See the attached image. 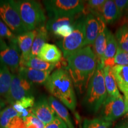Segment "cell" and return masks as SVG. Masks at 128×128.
Masks as SVG:
<instances>
[{
  "instance_id": "obj_1",
  "label": "cell",
  "mask_w": 128,
  "mask_h": 128,
  "mask_svg": "<svg viewBox=\"0 0 128 128\" xmlns=\"http://www.w3.org/2000/svg\"><path fill=\"white\" fill-rule=\"evenodd\" d=\"M66 70L79 94L86 92L97 66L96 56L90 46L76 51L66 58Z\"/></svg>"
},
{
  "instance_id": "obj_2",
  "label": "cell",
  "mask_w": 128,
  "mask_h": 128,
  "mask_svg": "<svg viewBox=\"0 0 128 128\" xmlns=\"http://www.w3.org/2000/svg\"><path fill=\"white\" fill-rule=\"evenodd\" d=\"M44 86L53 97L71 111L76 110V98L74 86L66 69L60 68L54 71Z\"/></svg>"
},
{
  "instance_id": "obj_3",
  "label": "cell",
  "mask_w": 128,
  "mask_h": 128,
  "mask_svg": "<svg viewBox=\"0 0 128 128\" xmlns=\"http://www.w3.org/2000/svg\"><path fill=\"white\" fill-rule=\"evenodd\" d=\"M104 66L97 63V66L94 76L91 79L83 104L89 112L96 113L100 110L101 107L108 96L104 78Z\"/></svg>"
},
{
  "instance_id": "obj_4",
  "label": "cell",
  "mask_w": 128,
  "mask_h": 128,
  "mask_svg": "<svg viewBox=\"0 0 128 128\" xmlns=\"http://www.w3.org/2000/svg\"><path fill=\"white\" fill-rule=\"evenodd\" d=\"M13 1L28 31L36 30L42 26L45 25L46 17L40 3L34 0Z\"/></svg>"
},
{
  "instance_id": "obj_5",
  "label": "cell",
  "mask_w": 128,
  "mask_h": 128,
  "mask_svg": "<svg viewBox=\"0 0 128 128\" xmlns=\"http://www.w3.org/2000/svg\"><path fill=\"white\" fill-rule=\"evenodd\" d=\"M86 14H83L76 19L72 33L66 38H63L57 42V45L62 51L64 58H67L76 51L84 48L86 39L85 30Z\"/></svg>"
},
{
  "instance_id": "obj_6",
  "label": "cell",
  "mask_w": 128,
  "mask_h": 128,
  "mask_svg": "<svg viewBox=\"0 0 128 128\" xmlns=\"http://www.w3.org/2000/svg\"><path fill=\"white\" fill-rule=\"evenodd\" d=\"M44 3L50 18L76 16L85 8V1L80 0H46Z\"/></svg>"
},
{
  "instance_id": "obj_7",
  "label": "cell",
  "mask_w": 128,
  "mask_h": 128,
  "mask_svg": "<svg viewBox=\"0 0 128 128\" xmlns=\"http://www.w3.org/2000/svg\"><path fill=\"white\" fill-rule=\"evenodd\" d=\"M0 17L16 36L28 32L12 0H0Z\"/></svg>"
},
{
  "instance_id": "obj_8",
  "label": "cell",
  "mask_w": 128,
  "mask_h": 128,
  "mask_svg": "<svg viewBox=\"0 0 128 128\" xmlns=\"http://www.w3.org/2000/svg\"><path fill=\"white\" fill-rule=\"evenodd\" d=\"M33 84L19 75L12 74L10 88L6 99V102L12 106L15 102L23 98L34 96Z\"/></svg>"
},
{
  "instance_id": "obj_9",
  "label": "cell",
  "mask_w": 128,
  "mask_h": 128,
  "mask_svg": "<svg viewBox=\"0 0 128 128\" xmlns=\"http://www.w3.org/2000/svg\"><path fill=\"white\" fill-rule=\"evenodd\" d=\"M126 113L124 97L108 96L100 109V117L105 120H116Z\"/></svg>"
},
{
  "instance_id": "obj_10",
  "label": "cell",
  "mask_w": 128,
  "mask_h": 128,
  "mask_svg": "<svg viewBox=\"0 0 128 128\" xmlns=\"http://www.w3.org/2000/svg\"><path fill=\"white\" fill-rule=\"evenodd\" d=\"M20 49L17 39L9 42L7 48L0 50V64L7 66L13 74L18 73L20 61Z\"/></svg>"
},
{
  "instance_id": "obj_11",
  "label": "cell",
  "mask_w": 128,
  "mask_h": 128,
  "mask_svg": "<svg viewBox=\"0 0 128 128\" xmlns=\"http://www.w3.org/2000/svg\"><path fill=\"white\" fill-rule=\"evenodd\" d=\"M32 113L45 125L50 123L56 116L45 97H40L37 100L32 108Z\"/></svg>"
},
{
  "instance_id": "obj_12",
  "label": "cell",
  "mask_w": 128,
  "mask_h": 128,
  "mask_svg": "<svg viewBox=\"0 0 128 128\" xmlns=\"http://www.w3.org/2000/svg\"><path fill=\"white\" fill-rule=\"evenodd\" d=\"M0 128H25L23 119L12 106L2 110L0 117Z\"/></svg>"
},
{
  "instance_id": "obj_13",
  "label": "cell",
  "mask_w": 128,
  "mask_h": 128,
  "mask_svg": "<svg viewBox=\"0 0 128 128\" xmlns=\"http://www.w3.org/2000/svg\"><path fill=\"white\" fill-rule=\"evenodd\" d=\"M86 39L85 47L93 44L98 36L100 30V17H97L92 13L86 15L85 22Z\"/></svg>"
},
{
  "instance_id": "obj_14",
  "label": "cell",
  "mask_w": 128,
  "mask_h": 128,
  "mask_svg": "<svg viewBox=\"0 0 128 128\" xmlns=\"http://www.w3.org/2000/svg\"><path fill=\"white\" fill-rule=\"evenodd\" d=\"M50 71H39L28 67L20 66L18 74L32 84H45L50 76Z\"/></svg>"
},
{
  "instance_id": "obj_15",
  "label": "cell",
  "mask_w": 128,
  "mask_h": 128,
  "mask_svg": "<svg viewBox=\"0 0 128 128\" xmlns=\"http://www.w3.org/2000/svg\"><path fill=\"white\" fill-rule=\"evenodd\" d=\"M108 30L106 24L102 18H100V30L98 36L93 44V47L94 52L97 58V63L102 64V65L104 54L106 47Z\"/></svg>"
},
{
  "instance_id": "obj_16",
  "label": "cell",
  "mask_w": 128,
  "mask_h": 128,
  "mask_svg": "<svg viewBox=\"0 0 128 128\" xmlns=\"http://www.w3.org/2000/svg\"><path fill=\"white\" fill-rule=\"evenodd\" d=\"M36 34L37 29L17 36V42L21 51L20 60H26L32 55V45Z\"/></svg>"
},
{
  "instance_id": "obj_17",
  "label": "cell",
  "mask_w": 128,
  "mask_h": 128,
  "mask_svg": "<svg viewBox=\"0 0 128 128\" xmlns=\"http://www.w3.org/2000/svg\"><path fill=\"white\" fill-rule=\"evenodd\" d=\"M118 44L114 35L108 30L107 36L106 47L103 58V65L104 66L113 67L114 66V58L118 50Z\"/></svg>"
},
{
  "instance_id": "obj_18",
  "label": "cell",
  "mask_w": 128,
  "mask_h": 128,
  "mask_svg": "<svg viewBox=\"0 0 128 128\" xmlns=\"http://www.w3.org/2000/svg\"><path fill=\"white\" fill-rule=\"evenodd\" d=\"M38 57L45 62L56 64L61 60L62 52L55 44L46 43L41 48Z\"/></svg>"
},
{
  "instance_id": "obj_19",
  "label": "cell",
  "mask_w": 128,
  "mask_h": 128,
  "mask_svg": "<svg viewBox=\"0 0 128 128\" xmlns=\"http://www.w3.org/2000/svg\"><path fill=\"white\" fill-rule=\"evenodd\" d=\"M112 70L118 88L123 92L125 100L128 97V65H114Z\"/></svg>"
},
{
  "instance_id": "obj_20",
  "label": "cell",
  "mask_w": 128,
  "mask_h": 128,
  "mask_svg": "<svg viewBox=\"0 0 128 128\" xmlns=\"http://www.w3.org/2000/svg\"><path fill=\"white\" fill-rule=\"evenodd\" d=\"M122 18V16L118 10L114 1L106 0L103 6L102 18L106 24H112Z\"/></svg>"
},
{
  "instance_id": "obj_21",
  "label": "cell",
  "mask_w": 128,
  "mask_h": 128,
  "mask_svg": "<svg viewBox=\"0 0 128 128\" xmlns=\"http://www.w3.org/2000/svg\"><path fill=\"white\" fill-rule=\"evenodd\" d=\"M48 99L50 106L55 111L56 114L58 117H60V119L66 124L68 128H75L66 107L53 96H50V97H48Z\"/></svg>"
},
{
  "instance_id": "obj_22",
  "label": "cell",
  "mask_w": 128,
  "mask_h": 128,
  "mask_svg": "<svg viewBox=\"0 0 128 128\" xmlns=\"http://www.w3.org/2000/svg\"><path fill=\"white\" fill-rule=\"evenodd\" d=\"M35 104L34 96L23 98L12 104V106L14 108L19 116L23 120L32 114V108Z\"/></svg>"
},
{
  "instance_id": "obj_23",
  "label": "cell",
  "mask_w": 128,
  "mask_h": 128,
  "mask_svg": "<svg viewBox=\"0 0 128 128\" xmlns=\"http://www.w3.org/2000/svg\"><path fill=\"white\" fill-rule=\"evenodd\" d=\"M103 72L105 86L108 96H111V97L121 96L122 95L119 92L114 74L112 70V67L104 66L103 68Z\"/></svg>"
},
{
  "instance_id": "obj_24",
  "label": "cell",
  "mask_w": 128,
  "mask_h": 128,
  "mask_svg": "<svg viewBox=\"0 0 128 128\" xmlns=\"http://www.w3.org/2000/svg\"><path fill=\"white\" fill-rule=\"evenodd\" d=\"M20 66L28 67V68L39 70V71H52L56 67V64L49 63L39 59L38 56L31 55L26 60H20Z\"/></svg>"
},
{
  "instance_id": "obj_25",
  "label": "cell",
  "mask_w": 128,
  "mask_h": 128,
  "mask_svg": "<svg viewBox=\"0 0 128 128\" xmlns=\"http://www.w3.org/2000/svg\"><path fill=\"white\" fill-rule=\"evenodd\" d=\"M12 74L7 66L0 64V97L6 98L10 88Z\"/></svg>"
},
{
  "instance_id": "obj_26",
  "label": "cell",
  "mask_w": 128,
  "mask_h": 128,
  "mask_svg": "<svg viewBox=\"0 0 128 128\" xmlns=\"http://www.w3.org/2000/svg\"><path fill=\"white\" fill-rule=\"evenodd\" d=\"M48 31L46 26H42L37 28V34L32 48V55L38 56L39 51L48 40Z\"/></svg>"
},
{
  "instance_id": "obj_27",
  "label": "cell",
  "mask_w": 128,
  "mask_h": 128,
  "mask_svg": "<svg viewBox=\"0 0 128 128\" xmlns=\"http://www.w3.org/2000/svg\"><path fill=\"white\" fill-rule=\"evenodd\" d=\"M76 19L75 16L71 17H57L49 18L46 24L48 31L54 34L57 28L64 25L74 24Z\"/></svg>"
},
{
  "instance_id": "obj_28",
  "label": "cell",
  "mask_w": 128,
  "mask_h": 128,
  "mask_svg": "<svg viewBox=\"0 0 128 128\" xmlns=\"http://www.w3.org/2000/svg\"><path fill=\"white\" fill-rule=\"evenodd\" d=\"M115 38L120 50L128 52V24L121 26L115 33Z\"/></svg>"
},
{
  "instance_id": "obj_29",
  "label": "cell",
  "mask_w": 128,
  "mask_h": 128,
  "mask_svg": "<svg viewBox=\"0 0 128 128\" xmlns=\"http://www.w3.org/2000/svg\"><path fill=\"white\" fill-rule=\"evenodd\" d=\"M112 122L105 120L100 118L89 119H85L81 128H111Z\"/></svg>"
},
{
  "instance_id": "obj_30",
  "label": "cell",
  "mask_w": 128,
  "mask_h": 128,
  "mask_svg": "<svg viewBox=\"0 0 128 128\" xmlns=\"http://www.w3.org/2000/svg\"><path fill=\"white\" fill-rule=\"evenodd\" d=\"M106 0H89L86 1V8L88 13H92L102 18L103 6Z\"/></svg>"
},
{
  "instance_id": "obj_31",
  "label": "cell",
  "mask_w": 128,
  "mask_h": 128,
  "mask_svg": "<svg viewBox=\"0 0 128 128\" xmlns=\"http://www.w3.org/2000/svg\"><path fill=\"white\" fill-rule=\"evenodd\" d=\"M25 128H44L45 124L32 113L23 120Z\"/></svg>"
},
{
  "instance_id": "obj_32",
  "label": "cell",
  "mask_w": 128,
  "mask_h": 128,
  "mask_svg": "<svg viewBox=\"0 0 128 128\" xmlns=\"http://www.w3.org/2000/svg\"><path fill=\"white\" fill-rule=\"evenodd\" d=\"M0 37L2 39H8L9 42L17 39V36L12 32L0 17Z\"/></svg>"
},
{
  "instance_id": "obj_33",
  "label": "cell",
  "mask_w": 128,
  "mask_h": 128,
  "mask_svg": "<svg viewBox=\"0 0 128 128\" xmlns=\"http://www.w3.org/2000/svg\"><path fill=\"white\" fill-rule=\"evenodd\" d=\"M74 29V24H68L64 25L60 27V28H57L56 30L54 33L56 37L58 38H66L72 33Z\"/></svg>"
},
{
  "instance_id": "obj_34",
  "label": "cell",
  "mask_w": 128,
  "mask_h": 128,
  "mask_svg": "<svg viewBox=\"0 0 128 128\" xmlns=\"http://www.w3.org/2000/svg\"><path fill=\"white\" fill-rule=\"evenodd\" d=\"M114 62L115 65H128V52H124L118 48Z\"/></svg>"
},
{
  "instance_id": "obj_35",
  "label": "cell",
  "mask_w": 128,
  "mask_h": 128,
  "mask_svg": "<svg viewBox=\"0 0 128 128\" xmlns=\"http://www.w3.org/2000/svg\"><path fill=\"white\" fill-rule=\"evenodd\" d=\"M44 128H68V126L64 122L60 119V117L56 116L50 123L46 124Z\"/></svg>"
},
{
  "instance_id": "obj_36",
  "label": "cell",
  "mask_w": 128,
  "mask_h": 128,
  "mask_svg": "<svg viewBox=\"0 0 128 128\" xmlns=\"http://www.w3.org/2000/svg\"><path fill=\"white\" fill-rule=\"evenodd\" d=\"M114 2L122 17L128 9V0H115Z\"/></svg>"
},
{
  "instance_id": "obj_37",
  "label": "cell",
  "mask_w": 128,
  "mask_h": 128,
  "mask_svg": "<svg viewBox=\"0 0 128 128\" xmlns=\"http://www.w3.org/2000/svg\"><path fill=\"white\" fill-rule=\"evenodd\" d=\"M8 45L6 44V42H5L4 39H2V38L0 37V50H3V49H6L7 48Z\"/></svg>"
},
{
  "instance_id": "obj_38",
  "label": "cell",
  "mask_w": 128,
  "mask_h": 128,
  "mask_svg": "<svg viewBox=\"0 0 128 128\" xmlns=\"http://www.w3.org/2000/svg\"><path fill=\"white\" fill-rule=\"evenodd\" d=\"M5 106H6V103H5V101L3 99L0 97V117H1V114L2 113V110L4 109Z\"/></svg>"
},
{
  "instance_id": "obj_39",
  "label": "cell",
  "mask_w": 128,
  "mask_h": 128,
  "mask_svg": "<svg viewBox=\"0 0 128 128\" xmlns=\"http://www.w3.org/2000/svg\"><path fill=\"white\" fill-rule=\"evenodd\" d=\"M124 102H125V105H126V113L128 112V98L124 100Z\"/></svg>"
},
{
  "instance_id": "obj_40",
  "label": "cell",
  "mask_w": 128,
  "mask_h": 128,
  "mask_svg": "<svg viewBox=\"0 0 128 128\" xmlns=\"http://www.w3.org/2000/svg\"><path fill=\"white\" fill-rule=\"evenodd\" d=\"M122 128H128V124H122Z\"/></svg>"
},
{
  "instance_id": "obj_41",
  "label": "cell",
  "mask_w": 128,
  "mask_h": 128,
  "mask_svg": "<svg viewBox=\"0 0 128 128\" xmlns=\"http://www.w3.org/2000/svg\"><path fill=\"white\" fill-rule=\"evenodd\" d=\"M124 16H125V17H126V18H128V7L127 10H126V12L125 14H124Z\"/></svg>"
},
{
  "instance_id": "obj_42",
  "label": "cell",
  "mask_w": 128,
  "mask_h": 128,
  "mask_svg": "<svg viewBox=\"0 0 128 128\" xmlns=\"http://www.w3.org/2000/svg\"><path fill=\"white\" fill-rule=\"evenodd\" d=\"M115 128H122V124H120V125H119V126H117Z\"/></svg>"
},
{
  "instance_id": "obj_43",
  "label": "cell",
  "mask_w": 128,
  "mask_h": 128,
  "mask_svg": "<svg viewBox=\"0 0 128 128\" xmlns=\"http://www.w3.org/2000/svg\"><path fill=\"white\" fill-rule=\"evenodd\" d=\"M127 115H128V112L127 113Z\"/></svg>"
},
{
  "instance_id": "obj_44",
  "label": "cell",
  "mask_w": 128,
  "mask_h": 128,
  "mask_svg": "<svg viewBox=\"0 0 128 128\" xmlns=\"http://www.w3.org/2000/svg\"></svg>"
}]
</instances>
